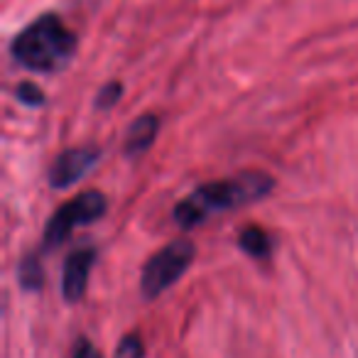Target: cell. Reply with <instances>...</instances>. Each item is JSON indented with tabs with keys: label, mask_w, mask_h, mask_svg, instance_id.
Wrapping results in <instances>:
<instances>
[{
	"label": "cell",
	"mask_w": 358,
	"mask_h": 358,
	"mask_svg": "<svg viewBox=\"0 0 358 358\" xmlns=\"http://www.w3.org/2000/svg\"><path fill=\"white\" fill-rule=\"evenodd\" d=\"M273 177H268L265 172H243L238 177L201 185L174 206V221L182 229L199 226L216 214L241 209V206L250 204V201L263 199L273 189Z\"/></svg>",
	"instance_id": "cell-1"
},
{
	"label": "cell",
	"mask_w": 358,
	"mask_h": 358,
	"mask_svg": "<svg viewBox=\"0 0 358 358\" xmlns=\"http://www.w3.org/2000/svg\"><path fill=\"white\" fill-rule=\"evenodd\" d=\"M96 263L94 248H79L64 260V275H62V294L66 302H79L89 285L91 268Z\"/></svg>",
	"instance_id": "cell-6"
},
{
	"label": "cell",
	"mask_w": 358,
	"mask_h": 358,
	"mask_svg": "<svg viewBox=\"0 0 358 358\" xmlns=\"http://www.w3.org/2000/svg\"><path fill=\"white\" fill-rule=\"evenodd\" d=\"M106 209H108V201H106V196L101 192H84V194L62 204L45 226V238H42L45 250L62 245L76 226H86L91 221L101 219L106 214Z\"/></svg>",
	"instance_id": "cell-4"
},
{
	"label": "cell",
	"mask_w": 358,
	"mask_h": 358,
	"mask_svg": "<svg viewBox=\"0 0 358 358\" xmlns=\"http://www.w3.org/2000/svg\"><path fill=\"white\" fill-rule=\"evenodd\" d=\"M143 341H140V336H135V334H130V336H125L123 341L118 343V348H115V358H143Z\"/></svg>",
	"instance_id": "cell-12"
},
{
	"label": "cell",
	"mask_w": 358,
	"mask_h": 358,
	"mask_svg": "<svg viewBox=\"0 0 358 358\" xmlns=\"http://www.w3.org/2000/svg\"><path fill=\"white\" fill-rule=\"evenodd\" d=\"M71 358H101V353L96 351L86 338H79V343L74 346V356Z\"/></svg>",
	"instance_id": "cell-13"
},
{
	"label": "cell",
	"mask_w": 358,
	"mask_h": 358,
	"mask_svg": "<svg viewBox=\"0 0 358 358\" xmlns=\"http://www.w3.org/2000/svg\"><path fill=\"white\" fill-rule=\"evenodd\" d=\"M194 255H196V248L189 238H177L164 245L162 250H157V253L145 263L143 278H140V289H143L145 297L155 299L167 287H172V285L187 273V268L192 265Z\"/></svg>",
	"instance_id": "cell-3"
},
{
	"label": "cell",
	"mask_w": 358,
	"mask_h": 358,
	"mask_svg": "<svg viewBox=\"0 0 358 358\" xmlns=\"http://www.w3.org/2000/svg\"><path fill=\"white\" fill-rule=\"evenodd\" d=\"M10 52L17 64L40 74H55L64 69L76 52V35L64 25V20L52 13L37 17L35 22L17 32Z\"/></svg>",
	"instance_id": "cell-2"
},
{
	"label": "cell",
	"mask_w": 358,
	"mask_h": 358,
	"mask_svg": "<svg viewBox=\"0 0 358 358\" xmlns=\"http://www.w3.org/2000/svg\"><path fill=\"white\" fill-rule=\"evenodd\" d=\"M238 243H241V248L248 255H253V258H268L270 250H273V241H270V236L265 234L260 226H245V229L241 231Z\"/></svg>",
	"instance_id": "cell-8"
},
{
	"label": "cell",
	"mask_w": 358,
	"mask_h": 358,
	"mask_svg": "<svg viewBox=\"0 0 358 358\" xmlns=\"http://www.w3.org/2000/svg\"><path fill=\"white\" fill-rule=\"evenodd\" d=\"M99 159V150L96 148H71L64 150L59 157L55 159L50 169V185L55 189H66L74 182H79L86 172L96 164Z\"/></svg>",
	"instance_id": "cell-5"
},
{
	"label": "cell",
	"mask_w": 358,
	"mask_h": 358,
	"mask_svg": "<svg viewBox=\"0 0 358 358\" xmlns=\"http://www.w3.org/2000/svg\"><path fill=\"white\" fill-rule=\"evenodd\" d=\"M120 94H123V86H120L118 81H108V84L99 91V96H96V108H101V110L113 108L120 101Z\"/></svg>",
	"instance_id": "cell-10"
},
{
	"label": "cell",
	"mask_w": 358,
	"mask_h": 358,
	"mask_svg": "<svg viewBox=\"0 0 358 358\" xmlns=\"http://www.w3.org/2000/svg\"><path fill=\"white\" fill-rule=\"evenodd\" d=\"M159 130V118L152 113H145L143 118H138L133 125L128 128L125 135V152L128 155H140L155 143Z\"/></svg>",
	"instance_id": "cell-7"
},
{
	"label": "cell",
	"mask_w": 358,
	"mask_h": 358,
	"mask_svg": "<svg viewBox=\"0 0 358 358\" xmlns=\"http://www.w3.org/2000/svg\"><path fill=\"white\" fill-rule=\"evenodd\" d=\"M20 285L27 289H40L42 287V268L37 258H25L20 263Z\"/></svg>",
	"instance_id": "cell-9"
},
{
	"label": "cell",
	"mask_w": 358,
	"mask_h": 358,
	"mask_svg": "<svg viewBox=\"0 0 358 358\" xmlns=\"http://www.w3.org/2000/svg\"><path fill=\"white\" fill-rule=\"evenodd\" d=\"M15 94H17V101H20V103L32 106V108L45 103V94H42L40 86L32 84V81H22V84L15 89Z\"/></svg>",
	"instance_id": "cell-11"
}]
</instances>
